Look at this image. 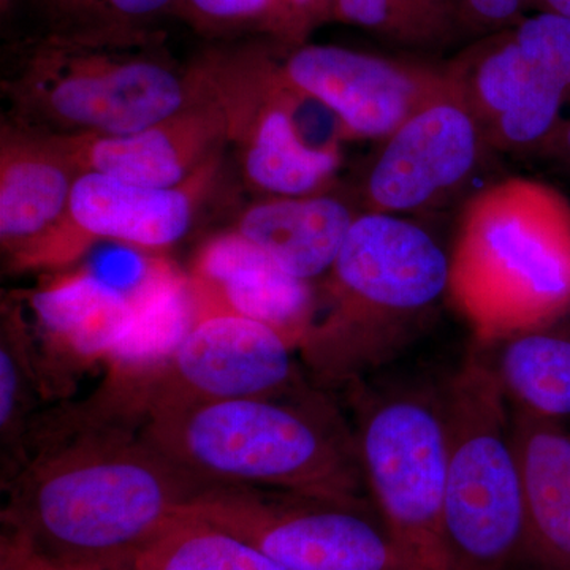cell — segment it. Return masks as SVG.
<instances>
[{"label":"cell","mask_w":570,"mask_h":570,"mask_svg":"<svg viewBox=\"0 0 570 570\" xmlns=\"http://www.w3.org/2000/svg\"><path fill=\"white\" fill-rule=\"evenodd\" d=\"M3 534L67 570H126L206 485L141 436L86 414L41 420L2 483Z\"/></svg>","instance_id":"6da1fadb"},{"label":"cell","mask_w":570,"mask_h":570,"mask_svg":"<svg viewBox=\"0 0 570 570\" xmlns=\"http://www.w3.org/2000/svg\"><path fill=\"white\" fill-rule=\"evenodd\" d=\"M140 433L206 487L366 499L354 431L307 387L164 409L142 420Z\"/></svg>","instance_id":"7a4b0ae2"},{"label":"cell","mask_w":570,"mask_h":570,"mask_svg":"<svg viewBox=\"0 0 570 570\" xmlns=\"http://www.w3.org/2000/svg\"><path fill=\"white\" fill-rule=\"evenodd\" d=\"M206 88L202 66L184 69L149 29L56 31L22 48L2 78L14 127L41 138L137 132Z\"/></svg>","instance_id":"3957f363"},{"label":"cell","mask_w":570,"mask_h":570,"mask_svg":"<svg viewBox=\"0 0 570 570\" xmlns=\"http://www.w3.org/2000/svg\"><path fill=\"white\" fill-rule=\"evenodd\" d=\"M449 254L395 214L356 216L299 343L321 387L351 385L400 354L449 292Z\"/></svg>","instance_id":"277c9868"},{"label":"cell","mask_w":570,"mask_h":570,"mask_svg":"<svg viewBox=\"0 0 570 570\" xmlns=\"http://www.w3.org/2000/svg\"><path fill=\"white\" fill-rule=\"evenodd\" d=\"M449 292L479 343L554 324L570 309V202L508 178L469 198L449 254Z\"/></svg>","instance_id":"5b68a950"},{"label":"cell","mask_w":570,"mask_h":570,"mask_svg":"<svg viewBox=\"0 0 570 570\" xmlns=\"http://www.w3.org/2000/svg\"><path fill=\"white\" fill-rule=\"evenodd\" d=\"M444 524L455 570H520L527 515L513 411L490 362L472 356L439 393Z\"/></svg>","instance_id":"8992f818"},{"label":"cell","mask_w":570,"mask_h":570,"mask_svg":"<svg viewBox=\"0 0 570 570\" xmlns=\"http://www.w3.org/2000/svg\"><path fill=\"white\" fill-rule=\"evenodd\" d=\"M294 346L273 326L219 311L205 314L164 362L134 374H108L88 401L105 419L140 426L164 409L305 389Z\"/></svg>","instance_id":"52a82bcc"},{"label":"cell","mask_w":570,"mask_h":570,"mask_svg":"<svg viewBox=\"0 0 570 570\" xmlns=\"http://www.w3.org/2000/svg\"><path fill=\"white\" fill-rule=\"evenodd\" d=\"M448 67L487 145L499 151L549 146L570 104V20L535 11L475 39Z\"/></svg>","instance_id":"ba28073f"},{"label":"cell","mask_w":570,"mask_h":570,"mask_svg":"<svg viewBox=\"0 0 570 570\" xmlns=\"http://www.w3.org/2000/svg\"><path fill=\"white\" fill-rule=\"evenodd\" d=\"M367 499L212 485L179 512L247 540L285 570H400Z\"/></svg>","instance_id":"9c48e42d"},{"label":"cell","mask_w":570,"mask_h":570,"mask_svg":"<svg viewBox=\"0 0 570 570\" xmlns=\"http://www.w3.org/2000/svg\"><path fill=\"white\" fill-rule=\"evenodd\" d=\"M228 116L247 181L272 197L324 194L340 168L337 142L313 141L298 112L309 97L285 80L276 56L249 50L202 63Z\"/></svg>","instance_id":"30bf717a"},{"label":"cell","mask_w":570,"mask_h":570,"mask_svg":"<svg viewBox=\"0 0 570 570\" xmlns=\"http://www.w3.org/2000/svg\"><path fill=\"white\" fill-rule=\"evenodd\" d=\"M285 80L335 116L346 137L382 140L453 86L444 66L336 45L302 43L276 56Z\"/></svg>","instance_id":"8fae6325"},{"label":"cell","mask_w":570,"mask_h":570,"mask_svg":"<svg viewBox=\"0 0 570 570\" xmlns=\"http://www.w3.org/2000/svg\"><path fill=\"white\" fill-rule=\"evenodd\" d=\"M217 164L174 189L137 186L100 174L77 175L66 219L24 269L69 264L100 239L149 253L176 245L189 232Z\"/></svg>","instance_id":"7c38bea8"},{"label":"cell","mask_w":570,"mask_h":570,"mask_svg":"<svg viewBox=\"0 0 570 570\" xmlns=\"http://www.w3.org/2000/svg\"><path fill=\"white\" fill-rule=\"evenodd\" d=\"M485 146L453 81L385 138L366 178L367 213L397 216L436 204L468 181Z\"/></svg>","instance_id":"4fadbf2b"},{"label":"cell","mask_w":570,"mask_h":570,"mask_svg":"<svg viewBox=\"0 0 570 570\" xmlns=\"http://www.w3.org/2000/svg\"><path fill=\"white\" fill-rule=\"evenodd\" d=\"M206 80L208 88L200 99L137 132L45 140L66 157L77 175H107L154 189L184 186L219 163L228 141L227 110L208 75Z\"/></svg>","instance_id":"5bb4252c"},{"label":"cell","mask_w":570,"mask_h":570,"mask_svg":"<svg viewBox=\"0 0 570 570\" xmlns=\"http://www.w3.org/2000/svg\"><path fill=\"white\" fill-rule=\"evenodd\" d=\"M142 276L121 284L85 268L29 295L33 333L40 343H31L32 356L45 395H58L59 389L69 387L75 373L110 360L132 324Z\"/></svg>","instance_id":"9a60e30c"},{"label":"cell","mask_w":570,"mask_h":570,"mask_svg":"<svg viewBox=\"0 0 570 570\" xmlns=\"http://www.w3.org/2000/svg\"><path fill=\"white\" fill-rule=\"evenodd\" d=\"M190 279L204 316L227 311L253 318L273 326L294 347L299 346L316 314L313 284L285 273L236 230L202 247Z\"/></svg>","instance_id":"2e32d148"},{"label":"cell","mask_w":570,"mask_h":570,"mask_svg":"<svg viewBox=\"0 0 570 570\" xmlns=\"http://www.w3.org/2000/svg\"><path fill=\"white\" fill-rule=\"evenodd\" d=\"M77 171L50 141L3 127L0 146V239L10 265L29 257L66 219Z\"/></svg>","instance_id":"e0dca14e"},{"label":"cell","mask_w":570,"mask_h":570,"mask_svg":"<svg viewBox=\"0 0 570 570\" xmlns=\"http://www.w3.org/2000/svg\"><path fill=\"white\" fill-rule=\"evenodd\" d=\"M527 553L524 569L570 570V434L561 423L513 411Z\"/></svg>","instance_id":"ac0fdd59"},{"label":"cell","mask_w":570,"mask_h":570,"mask_svg":"<svg viewBox=\"0 0 570 570\" xmlns=\"http://www.w3.org/2000/svg\"><path fill=\"white\" fill-rule=\"evenodd\" d=\"M343 202L325 194L272 197L250 206L236 232L296 279L328 275L355 220Z\"/></svg>","instance_id":"d6986e66"},{"label":"cell","mask_w":570,"mask_h":570,"mask_svg":"<svg viewBox=\"0 0 570 570\" xmlns=\"http://www.w3.org/2000/svg\"><path fill=\"white\" fill-rule=\"evenodd\" d=\"M204 316L193 279L153 258L135 294V314L108 374H134L164 362Z\"/></svg>","instance_id":"ffe728a7"},{"label":"cell","mask_w":570,"mask_h":570,"mask_svg":"<svg viewBox=\"0 0 570 570\" xmlns=\"http://www.w3.org/2000/svg\"><path fill=\"white\" fill-rule=\"evenodd\" d=\"M490 363L512 411L561 423L570 419V332L553 324L494 343Z\"/></svg>","instance_id":"44dd1931"},{"label":"cell","mask_w":570,"mask_h":570,"mask_svg":"<svg viewBox=\"0 0 570 570\" xmlns=\"http://www.w3.org/2000/svg\"><path fill=\"white\" fill-rule=\"evenodd\" d=\"M126 570H285L247 540L179 512Z\"/></svg>","instance_id":"7402d4cb"},{"label":"cell","mask_w":570,"mask_h":570,"mask_svg":"<svg viewBox=\"0 0 570 570\" xmlns=\"http://www.w3.org/2000/svg\"><path fill=\"white\" fill-rule=\"evenodd\" d=\"M333 20L411 50L442 51L469 39L452 0H336Z\"/></svg>","instance_id":"603a6c76"},{"label":"cell","mask_w":570,"mask_h":570,"mask_svg":"<svg viewBox=\"0 0 570 570\" xmlns=\"http://www.w3.org/2000/svg\"><path fill=\"white\" fill-rule=\"evenodd\" d=\"M37 396L47 395L33 363L24 318L20 307H14L3 316L0 333V442L6 478L2 483L9 482L24 463Z\"/></svg>","instance_id":"cb8c5ba5"},{"label":"cell","mask_w":570,"mask_h":570,"mask_svg":"<svg viewBox=\"0 0 570 570\" xmlns=\"http://www.w3.org/2000/svg\"><path fill=\"white\" fill-rule=\"evenodd\" d=\"M66 24L58 31L148 29L154 18L178 9L179 0H50Z\"/></svg>","instance_id":"d4e9b609"},{"label":"cell","mask_w":570,"mask_h":570,"mask_svg":"<svg viewBox=\"0 0 570 570\" xmlns=\"http://www.w3.org/2000/svg\"><path fill=\"white\" fill-rule=\"evenodd\" d=\"M178 9L205 28H257L276 36L273 0H179Z\"/></svg>","instance_id":"484cf974"},{"label":"cell","mask_w":570,"mask_h":570,"mask_svg":"<svg viewBox=\"0 0 570 570\" xmlns=\"http://www.w3.org/2000/svg\"><path fill=\"white\" fill-rule=\"evenodd\" d=\"M472 39L504 31L523 21L530 11L542 10V0H452Z\"/></svg>","instance_id":"4316f807"},{"label":"cell","mask_w":570,"mask_h":570,"mask_svg":"<svg viewBox=\"0 0 570 570\" xmlns=\"http://www.w3.org/2000/svg\"><path fill=\"white\" fill-rule=\"evenodd\" d=\"M0 570H67L41 560L22 543L7 534H0Z\"/></svg>","instance_id":"83f0119b"},{"label":"cell","mask_w":570,"mask_h":570,"mask_svg":"<svg viewBox=\"0 0 570 570\" xmlns=\"http://www.w3.org/2000/svg\"><path fill=\"white\" fill-rule=\"evenodd\" d=\"M296 13L307 31L335 14L336 0H294Z\"/></svg>","instance_id":"f1b7e54d"},{"label":"cell","mask_w":570,"mask_h":570,"mask_svg":"<svg viewBox=\"0 0 570 570\" xmlns=\"http://www.w3.org/2000/svg\"><path fill=\"white\" fill-rule=\"evenodd\" d=\"M542 10L561 14L570 20V0H542Z\"/></svg>","instance_id":"f546056e"},{"label":"cell","mask_w":570,"mask_h":570,"mask_svg":"<svg viewBox=\"0 0 570 570\" xmlns=\"http://www.w3.org/2000/svg\"><path fill=\"white\" fill-rule=\"evenodd\" d=\"M10 0H2V9L6 10V7L9 6Z\"/></svg>","instance_id":"4dcf8cb0"}]
</instances>
